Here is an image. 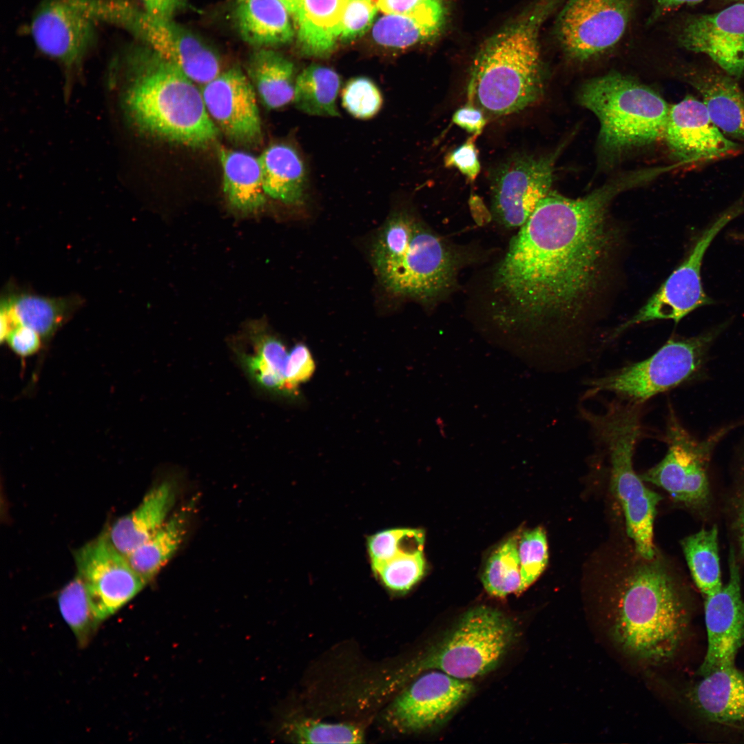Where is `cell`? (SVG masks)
I'll return each mask as SVG.
<instances>
[{
    "mask_svg": "<svg viewBox=\"0 0 744 744\" xmlns=\"http://www.w3.org/2000/svg\"><path fill=\"white\" fill-rule=\"evenodd\" d=\"M642 170L577 198L551 192L512 238L494 270L491 309L499 320L541 326L574 318L594 290L612 241L608 211Z\"/></svg>",
    "mask_w": 744,
    "mask_h": 744,
    "instance_id": "cell-1",
    "label": "cell"
},
{
    "mask_svg": "<svg viewBox=\"0 0 744 744\" xmlns=\"http://www.w3.org/2000/svg\"><path fill=\"white\" fill-rule=\"evenodd\" d=\"M561 1H536L481 45L471 67L467 98L487 118L519 112L540 99L539 31Z\"/></svg>",
    "mask_w": 744,
    "mask_h": 744,
    "instance_id": "cell-2",
    "label": "cell"
},
{
    "mask_svg": "<svg viewBox=\"0 0 744 744\" xmlns=\"http://www.w3.org/2000/svg\"><path fill=\"white\" fill-rule=\"evenodd\" d=\"M123 61L129 77L124 105L139 130L189 147L216 140L219 130L194 82L149 48L126 49Z\"/></svg>",
    "mask_w": 744,
    "mask_h": 744,
    "instance_id": "cell-3",
    "label": "cell"
},
{
    "mask_svg": "<svg viewBox=\"0 0 744 744\" xmlns=\"http://www.w3.org/2000/svg\"><path fill=\"white\" fill-rule=\"evenodd\" d=\"M632 566L614 591L610 631L628 654L651 663L676 651L687 626L685 608L672 575L656 556Z\"/></svg>",
    "mask_w": 744,
    "mask_h": 744,
    "instance_id": "cell-4",
    "label": "cell"
},
{
    "mask_svg": "<svg viewBox=\"0 0 744 744\" xmlns=\"http://www.w3.org/2000/svg\"><path fill=\"white\" fill-rule=\"evenodd\" d=\"M641 406L617 402L603 413L583 410L581 414L608 452L612 489L623 508L635 550L641 558L652 559L656 556L654 519L661 497L648 489L633 468L634 449L642 434Z\"/></svg>",
    "mask_w": 744,
    "mask_h": 744,
    "instance_id": "cell-5",
    "label": "cell"
},
{
    "mask_svg": "<svg viewBox=\"0 0 744 744\" xmlns=\"http://www.w3.org/2000/svg\"><path fill=\"white\" fill-rule=\"evenodd\" d=\"M516 635L515 623L502 611L486 606L473 608L440 641L410 661L400 680L429 670L463 680L484 675L499 664Z\"/></svg>",
    "mask_w": 744,
    "mask_h": 744,
    "instance_id": "cell-6",
    "label": "cell"
},
{
    "mask_svg": "<svg viewBox=\"0 0 744 744\" xmlns=\"http://www.w3.org/2000/svg\"><path fill=\"white\" fill-rule=\"evenodd\" d=\"M579 101L598 118L600 142L608 151L639 147L663 137L670 106L632 78L617 72L595 78L581 88Z\"/></svg>",
    "mask_w": 744,
    "mask_h": 744,
    "instance_id": "cell-7",
    "label": "cell"
},
{
    "mask_svg": "<svg viewBox=\"0 0 744 744\" xmlns=\"http://www.w3.org/2000/svg\"><path fill=\"white\" fill-rule=\"evenodd\" d=\"M726 326L721 324L688 338H671L650 357L590 381V393L611 392L642 404L692 376Z\"/></svg>",
    "mask_w": 744,
    "mask_h": 744,
    "instance_id": "cell-8",
    "label": "cell"
},
{
    "mask_svg": "<svg viewBox=\"0 0 744 744\" xmlns=\"http://www.w3.org/2000/svg\"><path fill=\"white\" fill-rule=\"evenodd\" d=\"M743 214L742 197L701 231L684 260L639 311L614 331V335L632 326L656 320H672L678 323L694 310L712 304L702 285L703 257L719 232Z\"/></svg>",
    "mask_w": 744,
    "mask_h": 744,
    "instance_id": "cell-9",
    "label": "cell"
},
{
    "mask_svg": "<svg viewBox=\"0 0 744 744\" xmlns=\"http://www.w3.org/2000/svg\"><path fill=\"white\" fill-rule=\"evenodd\" d=\"M461 260L455 249L420 221L399 260L377 273L392 293L431 302L452 289Z\"/></svg>",
    "mask_w": 744,
    "mask_h": 744,
    "instance_id": "cell-10",
    "label": "cell"
},
{
    "mask_svg": "<svg viewBox=\"0 0 744 744\" xmlns=\"http://www.w3.org/2000/svg\"><path fill=\"white\" fill-rule=\"evenodd\" d=\"M738 424L723 428L707 439L699 441L685 429L671 410L665 435L668 446L667 453L641 478L662 488L675 500L690 507L704 508L710 498L707 466L711 453L716 444Z\"/></svg>",
    "mask_w": 744,
    "mask_h": 744,
    "instance_id": "cell-11",
    "label": "cell"
},
{
    "mask_svg": "<svg viewBox=\"0 0 744 744\" xmlns=\"http://www.w3.org/2000/svg\"><path fill=\"white\" fill-rule=\"evenodd\" d=\"M635 0H568L556 25L569 57L585 61L615 46L630 21Z\"/></svg>",
    "mask_w": 744,
    "mask_h": 744,
    "instance_id": "cell-12",
    "label": "cell"
},
{
    "mask_svg": "<svg viewBox=\"0 0 744 744\" xmlns=\"http://www.w3.org/2000/svg\"><path fill=\"white\" fill-rule=\"evenodd\" d=\"M74 557L77 575L102 622L130 601L147 583L106 533L79 548Z\"/></svg>",
    "mask_w": 744,
    "mask_h": 744,
    "instance_id": "cell-13",
    "label": "cell"
},
{
    "mask_svg": "<svg viewBox=\"0 0 744 744\" xmlns=\"http://www.w3.org/2000/svg\"><path fill=\"white\" fill-rule=\"evenodd\" d=\"M557 154H518L497 167L491 180V207L498 223L515 229L527 221L550 191Z\"/></svg>",
    "mask_w": 744,
    "mask_h": 744,
    "instance_id": "cell-14",
    "label": "cell"
},
{
    "mask_svg": "<svg viewBox=\"0 0 744 744\" xmlns=\"http://www.w3.org/2000/svg\"><path fill=\"white\" fill-rule=\"evenodd\" d=\"M473 683L438 670L418 675L386 710V722L401 732H415L447 719L473 692Z\"/></svg>",
    "mask_w": 744,
    "mask_h": 744,
    "instance_id": "cell-15",
    "label": "cell"
},
{
    "mask_svg": "<svg viewBox=\"0 0 744 744\" xmlns=\"http://www.w3.org/2000/svg\"><path fill=\"white\" fill-rule=\"evenodd\" d=\"M97 19L94 0H46L33 17L31 34L40 51L72 68L93 43Z\"/></svg>",
    "mask_w": 744,
    "mask_h": 744,
    "instance_id": "cell-16",
    "label": "cell"
},
{
    "mask_svg": "<svg viewBox=\"0 0 744 744\" xmlns=\"http://www.w3.org/2000/svg\"><path fill=\"white\" fill-rule=\"evenodd\" d=\"M705 622L707 648L699 673L703 676L713 670L734 665L744 644V600L739 568L734 550L729 557V579L716 592L705 597Z\"/></svg>",
    "mask_w": 744,
    "mask_h": 744,
    "instance_id": "cell-17",
    "label": "cell"
},
{
    "mask_svg": "<svg viewBox=\"0 0 744 744\" xmlns=\"http://www.w3.org/2000/svg\"><path fill=\"white\" fill-rule=\"evenodd\" d=\"M251 83L239 68H232L202 85L200 90L216 125L231 141L253 146L262 141V131Z\"/></svg>",
    "mask_w": 744,
    "mask_h": 744,
    "instance_id": "cell-18",
    "label": "cell"
},
{
    "mask_svg": "<svg viewBox=\"0 0 744 744\" xmlns=\"http://www.w3.org/2000/svg\"><path fill=\"white\" fill-rule=\"evenodd\" d=\"M677 39L682 47L707 55L733 78L744 76V2L688 18Z\"/></svg>",
    "mask_w": 744,
    "mask_h": 744,
    "instance_id": "cell-19",
    "label": "cell"
},
{
    "mask_svg": "<svg viewBox=\"0 0 744 744\" xmlns=\"http://www.w3.org/2000/svg\"><path fill=\"white\" fill-rule=\"evenodd\" d=\"M663 138L683 164L721 159L740 149L712 121L703 102L691 96L670 107Z\"/></svg>",
    "mask_w": 744,
    "mask_h": 744,
    "instance_id": "cell-20",
    "label": "cell"
},
{
    "mask_svg": "<svg viewBox=\"0 0 744 744\" xmlns=\"http://www.w3.org/2000/svg\"><path fill=\"white\" fill-rule=\"evenodd\" d=\"M134 21L149 48L195 83L203 85L222 72L215 51L172 19H157L144 11Z\"/></svg>",
    "mask_w": 744,
    "mask_h": 744,
    "instance_id": "cell-21",
    "label": "cell"
},
{
    "mask_svg": "<svg viewBox=\"0 0 744 744\" xmlns=\"http://www.w3.org/2000/svg\"><path fill=\"white\" fill-rule=\"evenodd\" d=\"M8 287L0 306L1 343L10 330L23 325L39 333L44 350L82 304L77 296L48 297Z\"/></svg>",
    "mask_w": 744,
    "mask_h": 744,
    "instance_id": "cell-22",
    "label": "cell"
},
{
    "mask_svg": "<svg viewBox=\"0 0 744 744\" xmlns=\"http://www.w3.org/2000/svg\"><path fill=\"white\" fill-rule=\"evenodd\" d=\"M175 499V489L170 482L153 486L137 508L114 523L106 533L109 539L127 556L163 526Z\"/></svg>",
    "mask_w": 744,
    "mask_h": 744,
    "instance_id": "cell-23",
    "label": "cell"
},
{
    "mask_svg": "<svg viewBox=\"0 0 744 744\" xmlns=\"http://www.w3.org/2000/svg\"><path fill=\"white\" fill-rule=\"evenodd\" d=\"M689 82L700 94L715 125L727 136L744 141V94L734 78L699 70L693 72Z\"/></svg>",
    "mask_w": 744,
    "mask_h": 744,
    "instance_id": "cell-24",
    "label": "cell"
},
{
    "mask_svg": "<svg viewBox=\"0 0 744 744\" xmlns=\"http://www.w3.org/2000/svg\"><path fill=\"white\" fill-rule=\"evenodd\" d=\"M234 16L241 37L254 46L279 45L293 37L291 15L280 0H235Z\"/></svg>",
    "mask_w": 744,
    "mask_h": 744,
    "instance_id": "cell-25",
    "label": "cell"
},
{
    "mask_svg": "<svg viewBox=\"0 0 744 744\" xmlns=\"http://www.w3.org/2000/svg\"><path fill=\"white\" fill-rule=\"evenodd\" d=\"M693 696L698 708L710 721L744 722V674L734 665L719 668L703 676Z\"/></svg>",
    "mask_w": 744,
    "mask_h": 744,
    "instance_id": "cell-26",
    "label": "cell"
},
{
    "mask_svg": "<svg viewBox=\"0 0 744 744\" xmlns=\"http://www.w3.org/2000/svg\"><path fill=\"white\" fill-rule=\"evenodd\" d=\"M249 336L252 353L236 351L242 369L260 389L286 396L285 369L289 355L286 346L259 322L251 324Z\"/></svg>",
    "mask_w": 744,
    "mask_h": 744,
    "instance_id": "cell-27",
    "label": "cell"
},
{
    "mask_svg": "<svg viewBox=\"0 0 744 744\" xmlns=\"http://www.w3.org/2000/svg\"><path fill=\"white\" fill-rule=\"evenodd\" d=\"M347 0H300L293 17L298 43L305 55L322 57L333 50L341 33Z\"/></svg>",
    "mask_w": 744,
    "mask_h": 744,
    "instance_id": "cell-28",
    "label": "cell"
},
{
    "mask_svg": "<svg viewBox=\"0 0 744 744\" xmlns=\"http://www.w3.org/2000/svg\"><path fill=\"white\" fill-rule=\"evenodd\" d=\"M258 158L265 194L287 204L302 203L307 176L304 163L296 149L287 143H275Z\"/></svg>",
    "mask_w": 744,
    "mask_h": 744,
    "instance_id": "cell-29",
    "label": "cell"
},
{
    "mask_svg": "<svg viewBox=\"0 0 744 744\" xmlns=\"http://www.w3.org/2000/svg\"><path fill=\"white\" fill-rule=\"evenodd\" d=\"M223 191L229 204L242 212H253L265 203L260 163L249 153L220 147Z\"/></svg>",
    "mask_w": 744,
    "mask_h": 744,
    "instance_id": "cell-30",
    "label": "cell"
},
{
    "mask_svg": "<svg viewBox=\"0 0 744 744\" xmlns=\"http://www.w3.org/2000/svg\"><path fill=\"white\" fill-rule=\"evenodd\" d=\"M248 74L264 105L279 109L293 102L296 77L292 62L270 50L255 52L248 62Z\"/></svg>",
    "mask_w": 744,
    "mask_h": 744,
    "instance_id": "cell-31",
    "label": "cell"
},
{
    "mask_svg": "<svg viewBox=\"0 0 744 744\" xmlns=\"http://www.w3.org/2000/svg\"><path fill=\"white\" fill-rule=\"evenodd\" d=\"M189 511L182 509L167 519L147 541L126 556L136 573L147 583L169 561L187 531Z\"/></svg>",
    "mask_w": 744,
    "mask_h": 744,
    "instance_id": "cell-32",
    "label": "cell"
},
{
    "mask_svg": "<svg viewBox=\"0 0 744 744\" xmlns=\"http://www.w3.org/2000/svg\"><path fill=\"white\" fill-rule=\"evenodd\" d=\"M341 79L333 69L312 64L301 72L296 80L293 102L296 107L312 116H340L336 99Z\"/></svg>",
    "mask_w": 744,
    "mask_h": 744,
    "instance_id": "cell-33",
    "label": "cell"
},
{
    "mask_svg": "<svg viewBox=\"0 0 744 744\" xmlns=\"http://www.w3.org/2000/svg\"><path fill=\"white\" fill-rule=\"evenodd\" d=\"M682 547L692 577L700 591L705 597L718 592L723 584L717 527L702 529L687 537L682 541Z\"/></svg>",
    "mask_w": 744,
    "mask_h": 744,
    "instance_id": "cell-34",
    "label": "cell"
},
{
    "mask_svg": "<svg viewBox=\"0 0 744 744\" xmlns=\"http://www.w3.org/2000/svg\"><path fill=\"white\" fill-rule=\"evenodd\" d=\"M57 603L61 617L72 630L77 645L81 648L86 647L102 621L78 575L60 590Z\"/></svg>",
    "mask_w": 744,
    "mask_h": 744,
    "instance_id": "cell-35",
    "label": "cell"
},
{
    "mask_svg": "<svg viewBox=\"0 0 744 744\" xmlns=\"http://www.w3.org/2000/svg\"><path fill=\"white\" fill-rule=\"evenodd\" d=\"M518 542L519 537L512 536L487 560L482 581L490 595L502 598L511 593L521 592Z\"/></svg>",
    "mask_w": 744,
    "mask_h": 744,
    "instance_id": "cell-36",
    "label": "cell"
},
{
    "mask_svg": "<svg viewBox=\"0 0 744 744\" xmlns=\"http://www.w3.org/2000/svg\"><path fill=\"white\" fill-rule=\"evenodd\" d=\"M420 223L404 211L390 216L372 247L371 258L377 272L399 260L409 246Z\"/></svg>",
    "mask_w": 744,
    "mask_h": 744,
    "instance_id": "cell-37",
    "label": "cell"
},
{
    "mask_svg": "<svg viewBox=\"0 0 744 744\" xmlns=\"http://www.w3.org/2000/svg\"><path fill=\"white\" fill-rule=\"evenodd\" d=\"M440 30L411 14H387L377 21L372 34L382 45L405 48L433 37Z\"/></svg>",
    "mask_w": 744,
    "mask_h": 744,
    "instance_id": "cell-38",
    "label": "cell"
},
{
    "mask_svg": "<svg viewBox=\"0 0 744 744\" xmlns=\"http://www.w3.org/2000/svg\"><path fill=\"white\" fill-rule=\"evenodd\" d=\"M422 550L423 546L404 549L374 572L388 589L407 592L424 574L426 562Z\"/></svg>",
    "mask_w": 744,
    "mask_h": 744,
    "instance_id": "cell-39",
    "label": "cell"
},
{
    "mask_svg": "<svg viewBox=\"0 0 744 744\" xmlns=\"http://www.w3.org/2000/svg\"><path fill=\"white\" fill-rule=\"evenodd\" d=\"M287 729L293 738L302 743H358L364 738L362 729L351 723L301 719L291 723Z\"/></svg>",
    "mask_w": 744,
    "mask_h": 744,
    "instance_id": "cell-40",
    "label": "cell"
},
{
    "mask_svg": "<svg viewBox=\"0 0 744 744\" xmlns=\"http://www.w3.org/2000/svg\"><path fill=\"white\" fill-rule=\"evenodd\" d=\"M518 556L523 592L537 579L548 564L547 539L542 528L528 530L519 537Z\"/></svg>",
    "mask_w": 744,
    "mask_h": 744,
    "instance_id": "cell-41",
    "label": "cell"
},
{
    "mask_svg": "<svg viewBox=\"0 0 744 744\" xmlns=\"http://www.w3.org/2000/svg\"><path fill=\"white\" fill-rule=\"evenodd\" d=\"M424 533L420 529L396 528L379 532L368 541L369 553L373 570L400 551L423 546Z\"/></svg>",
    "mask_w": 744,
    "mask_h": 744,
    "instance_id": "cell-42",
    "label": "cell"
},
{
    "mask_svg": "<svg viewBox=\"0 0 744 744\" xmlns=\"http://www.w3.org/2000/svg\"><path fill=\"white\" fill-rule=\"evenodd\" d=\"M342 103L345 110L359 119H369L380 110L382 94L375 83L363 76L349 80L342 91Z\"/></svg>",
    "mask_w": 744,
    "mask_h": 744,
    "instance_id": "cell-43",
    "label": "cell"
},
{
    "mask_svg": "<svg viewBox=\"0 0 744 744\" xmlns=\"http://www.w3.org/2000/svg\"><path fill=\"white\" fill-rule=\"evenodd\" d=\"M316 364L308 347L299 342L289 352L285 369L286 397H298L299 386L313 375Z\"/></svg>",
    "mask_w": 744,
    "mask_h": 744,
    "instance_id": "cell-44",
    "label": "cell"
},
{
    "mask_svg": "<svg viewBox=\"0 0 744 744\" xmlns=\"http://www.w3.org/2000/svg\"><path fill=\"white\" fill-rule=\"evenodd\" d=\"M376 11L371 0H347L342 17L340 38L348 41L363 34L371 27Z\"/></svg>",
    "mask_w": 744,
    "mask_h": 744,
    "instance_id": "cell-45",
    "label": "cell"
},
{
    "mask_svg": "<svg viewBox=\"0 0 744 744\" xmlns=\"http://www.w3.org/2000/svg\"><path fill=\"white\" fill-rule=\"evenodd\" d=\"M477 136H471L465 142L449 152L444 158L446 167H454L470 181L478 176L481 165L475 141Z\"/></svg>",
    "mask_w": 744,
    "mask_h": 744,
    "instance_id": "cell-46",
    "label": "cell"
},
{
    "mask_svg": "<svg viewBox=\"0 0 744 744\" xmlns=\"http://www.w3.org/2000/svg\"><path fill=\"white\" fill-rule=\"evenodd\" d=\"M3 342L21 358L30 357L43 351V341L39 333L23 325H17L10 330Z\"/></svg>",
    "mask_w": 744,
    "mask_h": 744,
    "instance_id": "cell-47",
    "label": "cell"
},
{
    "mask_svg": "<svg viewBox=\"0 0 744 744\" xmlns=\"http://www.w3.org/2000/svg\"><path fill=\"white\" fill-rule=\"evenodd\" d=\"M452 121L458 127L477 136L486 126L487 118L480 109L468 103L455 112Z\"/></svg>",
    "mask_w": 744,
    "mask_h": 744,
    "instance_id": "cell-48",
    "label": "cell"
},
{
    "mask_svg": "<svg viewBox=\"0 0 744 744\" xmlns=\"http://www.w3.org/2000/svg\"><path fill=\"white\" fill-rule=\"evenodd\" d=\"M734 501V528L741 552L744 557V467Z\"/></svg>",
    "mask_w": 744,
    "mask_h": 744,
    "instance_id": "cell-49",
    "label": "cell"
},
{
    "mask_svg": "<svg viewBox=\"0 0 744 744\" xmlns=\"http://www.w3.org/2000/svg\"><path fill=\"white\" fill-rule=\"evenodd\" d=\"M145 11L150 16L162 19H172L181 6L183 0H143Z\"/></svg>",
    "mask_w": 744,
    "mask_h": 744,
    "instance_id": "cell-50",
    "label": "cell"
},
{
    "mask_svg": "<svg viewBox=\"0 0 744 744\" xmlns=\"http://www.w3.org/2000/svg\"><path fill=\"white\" fill-rule=\"evenodd\" d=\"M426 0H378L379 8L387 14H408Z\"/></svg>",
    "mask_w": 744,
    "mask_h": 744,
    "instance_id": "cell-51",
    "label": "cell"
},
{
    "mask_svg": "<svg viewBox=\"0 0 744 744\" xmlns=\"http://www.w3.org/2000/svg\"><path fill=\"white\" fill-rule=\"evenodd\" d=\"M703 0H654L652 13L649 23L653 22L668 12L683 5H693Z\"/></svg>",
    "mask_w": 744,
    "mask_h": 744,
    "instance_id": "cell-52",
    "label": "cell"
},
{
    "mask_svg": "<svg viewBox=\"0 0 744 744\" xmlns=\"http://www.w3.org/2000/svg\"><path fill=\"white\" fill-rule=\"evenodd\" d=\"M286 6L291 15L294 17L300 0H280Z\"/></svg>",
    "mask_w": 744,
    "mask_h": 744,
    "instance_id": "cell-53",
    "label": "cell"
},
{
    "mask_svg": "<svg viewBox=\"0 0 744 744\" xmlns=\"http://www.w3.org/2000/svg\"><path fill=\"white\" fill-rule=\"evenodd\" d=\"M722 1H725V2H727V3L744 2V0H722Z\"/></svg>",
    "mask_w": 744,
    "mask_h": 744,
    "instance_id": "cell-54",
    "label": "cell"
}]
</instances>
